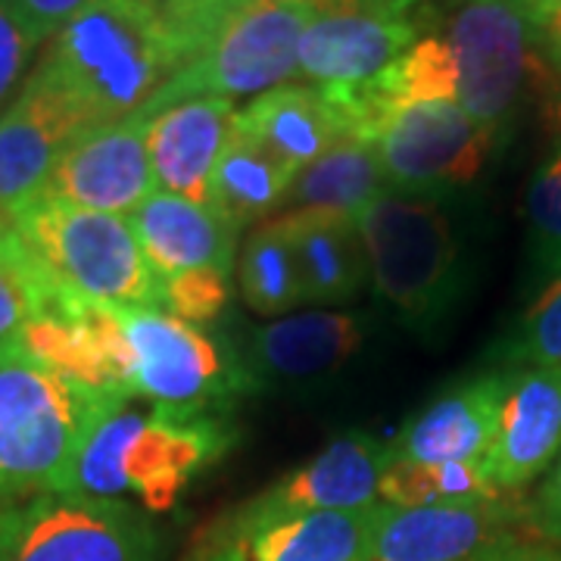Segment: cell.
Wrapping results in <instances>:
<instances>
[{"label":"cell","instance_id":"1","mask_svg":"<svg viewBox=\"0 0 561 561\" xmlns=\"http://www.w3.org/2000/svg\"><path fill=\"white\" fill-rule=\"evenodd\" d=\"M138 397L119 400L81 446L66 493L98 500H138L165 512L181 490L234 446V427L221 415H184Z\"/></svg>","mask_w":561,"mask_h":561},{"label":"cell","instance_id":"2","mask_svg":"<svg viewBox=\"0 0 561 561\" xmlns=\"http://www.w3.org/2000/svg\"><path fill=\"white\" fill-rule=\"evenodd\" d=\"M128 397L72 381L16 337L0 343V505L66 493L94 424Z\"/></svg>","mask_w":561,"mask_h":561},{"label":"cell","instance_id":"3","mask_svg":"<svg viewBox=\"0 0 561 561\" xmlns=\"http://www.w3.org/2000/svg\"><path fill=\"white\" fill-rule=\"evenodd\" d=\"M38 66L94 125H110L138 113L187 62L150 0H94L54 35Z\"/></svg>","mask_w":561,"mask_h":561},{"label":"cell","instance_id":"4","mask_svg":"<svg viewBox=\"0 0 561 561\" xmlns=\"http://www.w3.org/2000/svg\"><path fill=\"white\" fill-rule=\"evenodd\" d=\"M3 219L54 287V309L88 302L165 312L162 280L144 256L128 216L94 213L38 194Z\"/></svg>","mask_w":561,"mask_h":561},{"label":"cell","instance_id":"5","mask_svg":"<svg viewBox=\"0 0 561 561\" xmlns=\"http://www.w3.org/2000/svg\"><path fill=\"white\" fill-rule=\"evenodd\" d=\"M421 28L437 25L459 69V106L500 144L546 62L515 0H415Z\"/></svg>","mask_w":561,"mask_h":561},{"label":"cell","instance_id":"6","mask_svg":"<svg viewBox=\"0 0 561 561\" xmlns=\"http://www.w3.org/2000/svg\"><path fill=\"white\" fill-rule=\"evenodd\" d=\"M353 219L378 297L415 328L446 319L459 300L461 247L440 197L387 191Z\"/></svg>","mask_w":561,"mask_h":561},{"label":"cell","instance_id":"7","mask_svg":"<svg viewBox=\"0 0 561 561\" xmlns=\"http://www.w3.org/2000/svg\"><path fill=\"white\" fill-rule=\"evenodd\" d=\"M135 397L184 415H221L256 390L238 343L160 309H119Z\"/></svg>","mask_w":561,"mask_h":561},{"label":"cell","instance_id":"8","mask_svg":"<svg viewBox=\"0 0 561 561\" xmlns=\"http://www.w3.org/2000/svg\"><path fill=\"white\" fill-rule=\"evenodd\" d=\"M316 16V0H250L201 57L165 81L140 110L157 113L187 98L234 103L287 84L300 66L302 32Z\"/></svg>","mask_w":561,"mask_h":561},{"label":"cell","instance_id":"9","mask_svg":"<svg viewBox=\"0 0 561 561\" xmlns=\"http://www.w3.org/2000/svg\"><path fill=\"white\" fill-rule=\"evenodd\" d=\"M0 561H160V534L131 502L41 493L0 505Z\"/></svg>","mask_w":561,"mask_h":561},{"label":"cell","instance_id":"10","mask_svg":"<svg viewBox=\"0 0 561 561\" xmlns=\"http://www.w3.org/2000/svg\"><path fill=\"white\" fill-rule=\"evenodd\" d=\"M383 508L278 512L250 500L213 524L187 561H371Z\"/></svg>","mask_w":561,"mask_h":561},{"label":"cell","instance_id":"11","mask_svg":"<svg viewBox=\"0 0 561 561\" xmlns=\"http://www.w3.org/2000/svg\"><path fill=\"white\" fill-rule=\"evenodd\" d=\"M371 147L393 191L440 197L481 175L496 138L456 101H424L397 110Z\"/></svg>","mask_w":561,"mask_h":561},{"label":"cell","instance_id":"12","mask_svg":"<svg viewBox=\"0 0 561 561\" xmlns=\"http://www.w3.org/2000/svg\"><path fill=\"white\" fill-rule=\"evenodd\" d=\"M530 508L512 502L383 508L371 561H515Z\"/></svg>","mask_w":561,"mask_h":561},{"label":"cell","instance_id":"13","mask_svg":"<svg viewBox=\"0 0 561 561\" xmlns=\"http://www.w3.org/2000/svg\"><path fill=\"white\" fill-rule=\"evenodd\" d=\"M419 38L415 0H334L302 32L297 76L312 84H359L381 76Z\"/></svg>","mask_w":561,"mask_h":561},{"label":"cell","instance_id":"14","mask_svg":"<svg viewBox=\"0 0 561 561\" xmlns=\"http://www.w3.org/2000/svg\"><path fill=\"white\" fill-rule=\"evenodd\" d=\"M98 128L60 81L41 66L0 116V216L38 197L69 144Z\"/></svg>","mask_w":561,"mask_h":561},{"label":"cell","instance_id":"15","mask_svg":"<svg viewBox=\"0 0 561 561\" xmlns=\"http://www.w3.org/2000/svg\"><path fill=\"white\" fill-rule=\"evenodd\" d=\"M153 191L160 184L147 150V116L138 110L72 140L41 194L94 213L131 216Z\"/></svg>","mask_w":561,"mask_h":561},{"label":"cell","instance_id":"16","mask_svg":"<svg viewBox=\"0 0 561 561\" xmlns=\"http://www.w3.org/2000/svg\"><path fill=\"white\" fill-rule=\"evenodd\" d=\"M365 319L359 312H297L256 324L238 346L256 390H306L334 378L359 353Z\"/></svg>","mask_w":561,"mask_h":561},{"label":"cell","instance_id":"17","mask_svg":"<svg viewBox=\"0 0 561 561\" xmlns=\"http://www.w3.org/2000/svg\"><path fill=\"white\" fill-rule=\"evenodd\" d=\"M561 453V365H527L508 371L496 440L486 471L502 493L534 483Z\"/></svg>","mask_w":561,"mask_h":561},{"label":"cell","instance_id":"18","mask_svg":"<svg viewBox=\"0 0 561 561\" xmlns=\"http://www.w3.org/2000/svg\"><path fill=\"white\" fill-rule=\"evenodd\" d=\"M128 221L160 280L184 272L231 275L234 268L238 228L206 203L153 191Z\"/></svg>","mask_w":561,"mask_h":561},{"label":"cell","instance_id":"19","mask_svg":"<svg viewBox=\"0 0 561 561\" xmlns=\"http://www.w3.org/2000/svg\"><path fill=\"white\" fill-rule=\"evenodd\" d=\"M508 375H481L449 387L421 409L390 443L393 459L405 461H486L496 440Z\"/></svg>","mask_w":561,"mask_h":561},{"label":"cell","instance_id":"20","mask_svg":"<svg viewBox=\"0 0 561 561\" xmlns=\"http://www.w3.org/2000/svg\"><path fill=\"white\" fill-rule=\"evenodd\" d=\"M390 461L387 443L371 434H346L253 500L278 512L368 508L381 502V478Z\"/></svg>","mask_w":561,"mask_h":561},{"label":"cell","instance_id":"21","mask_svg":"<svg viewBox=\"0 0 561 561\" xmlns=\"http://www.w3.org/2000/svg\"><path fill=\"white\" fill-rule=\"evenodd\" d=\"M234 103L187 98L147 116V150L160 191L209 206V181L234 122Z\"/></svg>","mask_w":561,"mask_h":561},{"label":"cell","instance_id":"22","mask_svg":"<svg viewBox=\"0 0 561 561\" xmlns=\"http://www.w3.org/2000/svg\"><path fill=\"white\" fill-rule=\"evenodd\" d=\"M231 128L260 144L290 172H300L346 138L343 122L319 84H280L234 113Z\"/></svg>","mask_w":561,"mask_h":561},{"label":"cell","instance_id":"23","mask_svg":"<svg viewBox=\"0 0 561 561\" xmlns=\"http://www.w3.org/2000/svg\"><path fill=\"white\" fill-rule=\"evenodd\" d=\"M302 268L306 302L337 306L353 300L368 278V256L353 216L334 209L287 213Z\"/></svg>","mask_w":561,"mask_h":561},{"label":"cell","instance_id":"24","mask_svg":"<svg viewBox=\"0 0 561 561\" xmlns=\"http://www.w3.org/2000/svg\"><path fill=\"white\" fill-rule=\"evenodd\" d=\"M390 187L383 165L371 144L341 140L319 160L297 172L290 184L284 209H334L343 216H356L365 206L381 201Z\"/></svg>","mask_w":561,"mask_h":561},{"label":"cell","instance_id":"25","mask_svg":"<svg viewBox=\"0 0 561 561\" xmlns=\"http://www.w3.org/2000/svg\"><path fill=\"white\" fill-rule=\"evenodd\" d=\"M294 179L297 172L231 128L213 169L209 206L241 231L243 225L275 213Z\"/></svg>","mask_w":561,"mask_h":561},{"label":"cell","instance_id":"26","mask_svg":"<svg viewBox=\"0 0 561 561\" xmlns=\"http://www.w3.org/2000/svg\"><path fill=\"white\" fill-rule=\"evenodd\" d=\"M243 302L265 319H278L306 302L302 268L287 216L262 221L247 234L238 260Z\"/></svg>","mask_w":561,"mask_h":561},{"label":"cell","instance_id":"27","mask_svg":"<svg viewBox=\"0 0 561 561\" xmlns=\"http://www.w3.org/2000/svg\"><path fill=\"white\" fill-rule=\"evenodd\" d=\"M502 493L483 461H405L393 459L381 478V502L393 508L424 505H478Z\"/></svg>","mask_w":561,"mask_h":561},{"label":"cell","instance_id":"28","mask_svg":"<svg viewBox=\"0 0 561 561\" xmlns=\"http://www.w3.org/2000/svg\"><path fill=\"white\" fill-rule=\"evenodd\" d=\"M54 306V287L22 247L13 225L0 216V343L16 337L28 321Z\"/></svg>","mask_w":561,"mask_h":561},{"label":"cell","instance_id":"29","mask_svg":"<svg viewBox=\"0 0 561 561\" xmlns=\"http://www.w3.org/2000/svg\"><path fill=\"white\" fill-rule=\"evenodd\" d=\"M500 359L512 365H561V272L540 290L500 343Z\"/></svg>","mask_w":561,"mask_h":561},{"label":"cell","instance_id":"30","mask_svg":"<svg viewBox=\"0 0 561 561\" xmlns=\"http://www.w3.org/2000/svg\"><path fill=\"white\" fill-rule=\"evenodd\" d=\"M524 216L534 260L546 272H561V140L530 175Z\"/></svg>","mask_w":561,"mask_h":561},{"label":"cell","instance_id":"31","mask_svg":"<svg viewBox=\"0 0 561 561\" xmlns=\"http://www.w3.org/2000/svg\"><path fill=\"white\" fill-rule=\"evenodd\" d=\"M172 38L179 41L184 62H194L209 41L225 28V22L241 13L250 0H150Z\"/></svg>","mask_w":561,"mask_h":561},{"label":"cell","instance_id":"32","mask_svg":"<svg viewBox=\"0 0 561 561\" xmlns=\"http://www.w3.org/2000/svg\"><path fill=\"white\" fill-rule=\"evenodd\" d=\"M165 312L191 324H206L219 316L228 302V275L221 272H184L162 280Z\"/></svg>","mask_w":561,"mask_h":561},{"label":"cell","instance_id":"33","mask_svg":"<svg viewBox=\"0 0 561 561\" xmlns=\"http://www.w3.org/2000/svg\"><path fill=\"white\" fill-rule=\"evenodd\" d=\"M38 44V32L25 22L13 0H0V106L20 88Z\"/></svg>","mask_w":561,"mask_h":561},{"label":"cell","instance_id":"34","mask_svg":"<svg viewBox=\"0 0 561 561\" xmlns=\"http://www.w3.org/2000/svg\"><path fill=\"white\" fill-rule=\"evenodd\" d=\"M94 0H13V7L20 10L25 22L38 32V38H54L62 25L79 16L81 10H88Z\"/></svg>","mask_w":561,"mask_h":561},{"label":"cell","instance_id":"35","mask_svg":"<svg viewBox=\"0 0 561 561\" xmlns=\"http://www.w3.org/2000/svg\"><path fill=\"white\" fill-rule=\"evenodd\" d=\"M530 524L540 537L561 542V456L530 505Z\"/></svg>","mask_w":561,"mask_h":561},{"label":"cell","instance_id":"36","mask_svg":"<svg viewBox=\"0 0 561 561\" xmlns=\"http://www.w3.org/2000/svg\"><path fill=\"white\" fill-rule=\"evenodd\" d=\"M534 35H537V41H540V47L549 50V57L561 66V10L559 13H552V16L542 22V25H537V28H534Z\"/></svg>","mask_w":561,"mask_h":561},{"label":"cell","instance_id":"37","mask_svg":"<svg viewBox=\"0 0 561 561\" xmlns=\"http://www.w3.org/2000/svg\"><path fill=\"white\" fill-rule=\"evenodd\" d=\"M515 3H518V10L527 16L530 28L542 25L552 13H559L561 10V0H515Z\"/></svg>","mask_w":561,"mask_h":561},{"label":"cell","instance_id":"38","mask_svg":"<svg viewBox=\"0 0 561 561\" xmlns=\"http://www.w3.org/2000/svg\"><path fill=\"white\" fill-rule=\"evenodd\" d=\"M515 561H552V559H515Z\"/></svg>","mask_w":561,"mask_h":561}]
</instances>
